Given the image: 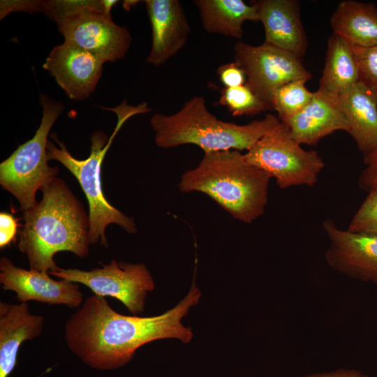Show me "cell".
<instances>
[{
	"instance_id": "obj_1",
	"label": "cell",
	"mask_w": 377,
	"mask_h": 377,
	"mask_svg": "<svg viewBox=\"0 0 377 377\" xmlns=\"http://www.w3.org/2000/svg\"><path fill=\"white\" fill-rule=\"evenodd\" d=\"M201 292L193 284L174 308L156 316H125L114 311L104 297H87L64 325L70 351L89 367L114 370L128 363L143 345L163 339L190 342L193 332L182 319L199 302Z\"/></svg>"
},
{
	"instance_id": "obj_2",
	"label": "cell",
	"mask_w": 377,
	"mask_h": 377,
	"mask_svg": "<svg viewBox=\"0 0 377 377\" xmlns=\"http://www.w3.org/2000/svg\"><path fill=\"white\" fill-rule=\"evenodd\" d=\"M41 191L42 199L23 211L24 223L18 248L26 255L30 269L49 274L60 269L54 260L57 252L87 256L91 244L89 219L61 179L56 177Z\"/></svg>"
},
{
	"instance_id": "obj_3",
	"label": "cell",
	"mask_w": 377,
	"mask_h": 377,
	"mask_svg": "<svg viewBox=\"0 0 377 377\" xmlns=\"http://www.w3.org/2000/svg\"><path fill=\"white\" fill-rule=\"evenodd\" d=\"M270 179L240 151H218L204 153L195 168L182 174L178 187L203 193L234 219L251 223L265 210Z\"/></svg>"
},
{
	"instance_id": "obj_4",
	"label": "cell",
	"mask_w": 377,
	"mask_h": 377,
	"mask_svg": "<svg viewBox=\"0 0 377 377\" xmlns=\"http://www.w3.org/2000/svg\"><path fill=\"white\" fill-rule=\"evenodd\" d=\"M279 122L270 114L243 125L224 121L209 111L205 98L201 96L189 98L174 114L155 113L150 119L158 147L170 149L191 144L204 153L248 151Z\"/></svg>"
},
{
	"instance_id": "obj_5",
	"label": "cell",
	"mask_w": 377,
	"mask_h": 377,
	"mask_svg": "<svg viewBox=\"0 0 377 377\" xmlns=\"http://www.w3.org/2000/svg\"><path fill=\"white\" fill-rule=\"evenodd\" d=\"M116 127L109 138L104 132L96 131L91 135V151L84 160L74 158L65 145L59 141L54 133L51 137L58 143L57 147L48 140L47 154L49 160H56L64 165L77 179L89 204V241L91 244L98 242L108 246L105 228L115 223L128 233H135L137 228L134 220L110 205L103 191L101 170L106 152L123 124L131 116L126 112L117 111Z\"/></svg>"
},
{
	"instance_id": "obj_6",
	"label": "cell",
	"mask_w": 377,
	"mask_h": 377,
	"mask_svg": "<svg viewBox=\"0 0 377 377\" xmlns=\"http://www.w3.org/2000/svg\"><path fill=\"white\" fill-rule=\"evenodd\" d=\"M40 103L42 119L35 135L0 164V184L15 196L23 211L37 203V191L54 180L59 172L58 167L47 163V136L64 105L44 94H40Z\"/></svg>"
},
{
	"instance_id": "obj_7",
	"label": "cell",
	"mask_w": 377,
	"mask_h": 377,
	"mask_svg": "<svg viewBox=\"0 0 377 377\" xmlns=\"http://www.w3.org/2000/svg\"><path fill=\"white\" fill-rule=\"evenodd\" d=\"M245 160L274 178L277 186H313L325 167L314 150H305L293 138L288 126L280 121L246 154Z\"/></svg>"
},
{
	"instance_id": "obj_8",
	"label": "cell",
	"mask_w": 377,
	"mask_h": 377,
	"mask_svg": "<svg viewBox=\"0 0 377 377\" xmlns=\"http://www.w3.org/2000/svg\"><path fill=\"white\" fill-rule=\"evenodd\" d=\"M57 24L65 42L91 52L105 62L124 58L131 45L129 31L113 22L111 15L103 10L101 0H80Z\"/></svg>"
},
{
	"instance_id": "obj_9",
	"label": "cell",
	"mask_w": 377,
	"mask_h": 377,
	"mask_svg": "<svg viewBox=\"0 0 377 377\" xmlns=\"http://www.w3.org/2000/svg\"><path fill=\"white\" fill-rule=\"evenodd\" d=\"M49 274L83 284L94 295L114 297L135 316L143 312L147 293L155 288L154 279L145 265L116 260L89 271L60 268Z\"/></svg>"
},
{
	"instance_id": "obj_10",
	"label": "cell",
	"mask_w": 377,
	"mask_h": 377,
	"mask_svg": "<svg viewBox=\"0 0 377 377\" xmlns=\"http://www.w3.org/2000/svg\"><path fill=\"white\" fill-rule=\"evenodd\" d=\"M235 62L242 69L246 84L272 110V98L281 86L289 82L308 81L312 75L301 59L263 43L251 45L241 41L233 47Z\"/></svg>"
},
{
	"instance_id": "obj_11",
	"label": "cell",
	"mask_w": 377,
	"mask_h": 377,
	"mask_svg": "<svg viewBox=\"0 0 377 377\" xmlns=\"http://www.w3.org/2000/svg\"><path fill=\"white\" fill-rule=\"evenodd\" d=\"M323 228L329 240L327 265L350 279L377 284V234L343 230L330 219Z\"/></svg>"
},
{
	"instance_id": "obj_12",
	"label": "cell",
	"mask_w": 377,
	"mask_h": 377,
	"mask_svg": "<svg viewBox=\"0 0 377 377\" xmlns=\"http://www.w3.org/2000/svg\"><path fill=\"white\" fill-rule=\"evenodd\" d=\"M105 63L98 56L64 41L52 48L43 68L68 98L82 101L94 91Z\"/></svg>"
},
{
	"instance_id": "obj_13",
	"label": "cell",
	"mask_w": 377,
	"mask_h": 377,
	"mask_svg": "<svg viewBox=\"0 0 377 377\" xmlns=\"http://www.w3.org/2000/svg\"><path fill=\"white\" fill-rule=\"evenodd\" d=\"M0 283L4 290L15 292L17 300L23 303L36 301L74 309L83 302V293L77 283L57 281L49 274L19 267L6 257L0 259Z\"/></svg>"
},
{
	"instance_id": "obj_14",
	"label": "cell",
	"mask_w": 377,
	"mask_h": 377,
	"mask_svg": "<svg viewBox=\"0 0 377 377\" xmlns=\"http://www.w3.org/2000/svg\"><path fill=\"white\" fill-rule=\"evenodd\" d=\"M151 28V46L146 61L161 66L186 44L191 27L179 0L144 1Z\"/></svg>"
},
{
	"instance_id": "obj_15",
	"label": "cell",
	"mask_w": 377,
	"mask_h": 377,
	"mask_svg": "<svg viewBox=\"0 0 377 377\" xmlns=\"http://www.w3.org/2000/svg\"><path fill=\"white\" fill-rule=\"evenodd\" d=\"M258 22L265 29V43L299 59L306 53L308 40L302 22L300 3L295 0H259Z\"/></svg>"
},
{
	"instance_id": "obj_16",
	"label": "cell",
	"mask_w": 377,
	"mask_h": 377,
	"mask_svg": "<svg viewBox=\"0 0 377 377\" xmlns=\"http://www.w3.org/2000/svg\"><path fill=\"white\" fill-rule=\"evenodd\" d=\"M286 124L300 145H314L337 131L349 132L348 123L337 97L320 89L313 92L309 103Z\"/></svg>"
},
{
	"instance_id": "obj_17",
	"label": "cell",
	"mask_w": 377,
	"mask_h": 377,
	"mask_svg": "<svg viewBox=\"0 0 377 377\" xmlns=\"http://www.w3.org/2000/svg\"><path fill=\"white\" fill-rule=\"evenodd\" d=\"M45 318L29 312L28 304L0 302V377H8L21 344L40 337Z\"/></svg>"
},
{
	"instance_id": "obj_18",
	"label": "cell",
	"mask_w": 377,
	"mask_h": 377,
	"mask_svg": "<svg viewBox=\"0 0 377 377\" xmlns=\"http://www.w3.org/2000/svg\"><path fill=\"white\" fill-rule=\"evenodd\" d=\"M349 125L348 133L365 156L377 149V98L360 82L337 97Z\"/></svg>"
},
{
	"instance_id": "obj_19",
	"label": "cell",
	"mask_w": 377,
	"mask_h": 377,
	"mask_svg": "<svg viewBox=\"0 0 377 377\" xmlns=\"http://www.w3.org/2000/svg\"><path fill=\"white\" fill-rule=\"evenodd\" d=\"M330 24L334 34L352 45H377V6L374 3L343 1L332 13Z\"/></svg>"
},
{
	"instance_id": "obj_20",
	"label": "cell",
	"mask_w": 377,
	"mask_h": 377,
	"mask_svg": "<svg viewBox=\"0 0 377 377\" xmlns=\"http://www.w3.org/2000/svg\"><path fill=\"white\" fill-rule=\"evenodd\" d=\"M203 29L209 34L242 38L246 21L258 22L256 7L242 0H195Z\"/></svg>"
},
{
	"instance_id": "obj_21",
	"label": "cell",
	"mask_w": 377,
	"mask_h": 377,
	"mask_svg": "<svg viewBox=\"0 0 377 377\" xmlns=\"http://www.w3.org/2000/svg\"><path fill=\"white\" fill-rule=\"evenodd\" d=\"M358 82V66L350 45L332 33L327 42L318 89L338 97Z\"/></svg>"
},
{
	"instance_id": "obj_22",
	"label": "cell",
	"mask_w": 377,
	"mask_h": 377,
	"mask_svg": "<svg viewBox=\"0 0 377 377\" xmlns=\"http://www.w3.org/2000/svg\"><path fill=\"white\" fill-rule=\"evenodd\" d=\"M306 82L293 80L281 86L274 92L272 110L276 111L280 121L286 124L309 103L313 92L306 88Z\"/></svg>"
},
{
	"instance_id": "obj_23",
	"label": "cell",
	"mask_w": 377,
	"mask_h": 377,
	"mask_svg": "<svg viewBox=\"0 0 377 377\" xmlns=\"http://www.w3.org/2000/svg\"><path fill=\"white\" fill-rule=\"evenodd\" d=\"M219 102L235 117L255 115L272 110L246 84L235 87H224L221 91Z\"/></svg>"
},
{
	"instance_id": "obj_24",
	"label": "cell",
	"mask_w": 377,
	"mask_h": 377,
	"mask_svg": "<svg viewBox=\"0 0 377 377\" xmlns=\"http://www.w3.org/2000/svg\"><path fill=\"white\" fill-rule=\"evenodd\" d=\"M367 193L348 225L350 232L377 234V186Z\"/></svg>"
},
{
	"instance_id": "obj_25",
	"label": "cell",
	"mask_w": 377,
	"mask_h": 377,
	"mask_svg": "<svg viewBox=\"0 0 377 377\" xmlns=\"http://www.w3.org/2000/svg\"><path fill=\"white\" fill-rule=\"evenodd\" d=\"M350 46L358 66L359 82L377 98V45L371 47Z\"/></svg>"
},
{
	"instance_id": "obj_26",
	"label": "cell",
	"mask_w": 377,
	"mask_h": 377,
	"mask_svg": "<svg viewBox=\"0 0 377 377\" xmlns=\"http://www.w3.org/2000/svg\"><path fill=\"white\" fill-rule=\"evenodd\" d=\"M217 75L225 87L242 86L246 82L244 71L235 61L219 66Z\"/></svg>"
},
{
	"instance_id": "obj_27",
	"label": "cell",
	"mask_w": 377,
	"mask_h": 377,
	"mask_svg": "<svg viewBox=\"0 0 377 377\" xmlns=\"http://www.w3.org/2000/svg\"><path fill=\"white\" fill-rule=\"evenodd\" d=\"M364 162L365 167L360 175L358 185L368 192L377 186V149L364 156Z\"/></svg>"
},
{
	"instance_id": "obj_28",
	"label": "cell",
	"mask_w": 377,
	"mask_h": 377,
	"mask_svg": "<svg viewBox=\"0 0 377 377\" xmlns=\"http://www.w3.org/2000/svg\"><path fill=\"white\" fill-rule=\"evenodd\" d=\"M17 223L11 214L1 212L0 214V247L8 246L15 239Z\"/></svg>"
},
{
	"instance_id": "obj_29",
	"label": "cell",
	"mask_w": 377,
	"mask_h": 377,
	"mask_svg": "<svg viewBox=\"0 0 377 377\" xmlns=\"http://www.w3.org/2000/svg\"><path fill=\"white\" fill-rule=\"evenodd\" d=\"M302 377H369L353 369H339L328 372L314 373Z\"/></svg>"
},
{
	"instance_id": "obj_30",
	"label": "cell",
	"mask_w": 377,
	"mask_h": 377,
	"mask_svg": "<svg viewBox=\"0 0 377 377\" xmlns=\"http://www.w3.org/2000/svg\"><path fill=\"white\" fill-rule=\"evenodd\" d=\"M103 10L105 13L110 15L111 9L119 1L117 0H101Z\"/></svg>"
},
{
	"instance_id": "obj_31",
	"label": "cell",
	"mask_w": 377,
	"mask_h": 377,
	"mask_svg": "<svg viewBox=\"0 0 377 377\" xmlns=\"http://www.w3.org/2000/svg\"><path fill=\"white\" fill-rule=\"evenodd\" d=\"M138 2L139 1L135 0L124 1L123 7L126 10H129L133 6L137 4Z\"/></svg>"
},
{
	"instance_id": "obj_32",
	"label": "cell",
	"mask_w": 377,
	"mask_h": 377,
	"mask_svg": "<svg viewBox=\"0 0 377 377\" xmlns=\"http://www.w3.org/2000/svg\"><path fill=\"white\" fill-rule=\"evenodd\" d=\"M145 104L147 105V103H145ZM147 109H148V111H147V112H149V108H148V107H147Z\"/></svg>"
}]
</instances>
